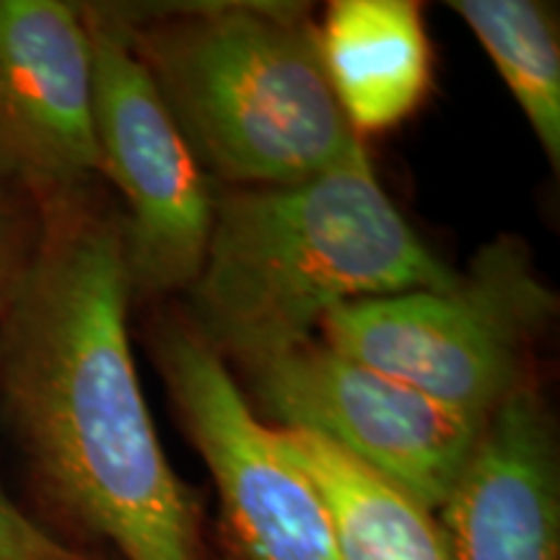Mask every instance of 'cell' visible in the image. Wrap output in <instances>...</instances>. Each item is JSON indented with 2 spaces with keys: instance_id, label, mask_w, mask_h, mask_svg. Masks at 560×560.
I'll list each match as a JSON object with an SVG mask.
<instances>
[{
  "instance_id": "5bb4252c",
  "label": "cell",
  "mask_w": 560,
  "mask_h": 560,
  "mask_svg": "<svg viewBox=\"0 0 560 560\" xmlns=\"http://www.w3.org/2000/svg\"><path fill=\"white\" fill-rule=\"evenodd\" d=\"M26 252H30V244L21 242L16 219L11 215L5 192L0 190V312H3L5 301H9L13 285H16L19 272L24 268Z\"/></svg>"
},
{
  "instance_id": "3957f363",
  "label": "cell",
  "mask_w": 560,
  "mask_h": 560,
  "mask_svg": "<svg viewBox=\"0 0 560 560\" xmlns=\"http://www.w3.org/2000/svg\"><path fill=\"white\" fill-rule=\"evenodd\" d=\"M202 172L236 187L296 185L363 149L301 5H112Z\"/></svg>"
},
{
  "instance_id": "ba28073f",
  "label": "cell",
  "mask_w": 560,
  "mask_h": 560,
  "mask_svg": "<svg viewBox=\"0 0 560 560\" xmlns=\"http://www.w3.org/2000/svg\"><path fill=\"white\" fill-rule=\"evenodd\" d=\"M102 179L94 55L81 5L0 0V190L37 213Z\"/></svg>"
},
{
  "instance_id": "8992f818",
  "label": "cell",
  "mask_w": 560,
  "mask_h": 560,
  "mask_svg": "<svg viewBox=\"0 0 560 560\" xmlns=\"http://www.w3.org/2000/svg\"><path fill=\"white\" fill-rule=\"evenodd\" d=\"M244 371L252 397L280 431L330 441L431 514L450 499L488 420L446 408L317 338Z\"/></svg>"
},
{
  "instance_id": "6da1fadb",
  "label": "cell",
  "mask_w": 560,
  "mask_h": 560,
  "mask_svg": "<svg viewBox=\"0 0 560 560\" xmlns=\"http://www.w3.org/2000/svg\"><path fill=\"white\" fill-rule=\"evenodd\" d=\"M122 219L91 195L47 208L0 312V405L37 520L117 560H200V503L172 470L128 338Z\"/></svg>"
},
{
  "instance_id": "7c38bea8",
  "label": "cell",
  "mask_w": 560,
  "mask_h": 560,
  "mask_svg": "<svg viewBox=\"0 0 560 560\" xmlns=\"http://www.w3.org/2000/svg\"><path fill=\"white\" fill-rule=\"evenodd\" d=\"M520 104L552 166L560 161V47L550 5L537 0H452Z\"/></svg>"
},
{
  "instance_id": "4fadbf2b",
  "label": "cell",
  "mask_w": 560,
  "mask_h": 560,
  "mask_svg": "<svg viewBox=\"0 0 560 560\" xmlns=\"http://www.w3.org/2000/svg\"><path fill=\"white\" fill-rule=\"evenodd\" d=\"M0 560H112L107 552L75 548L60 540L11 499L0 482Z\"/></svg>"
},
{
  "instance_id": "52a82bcc",
  "label": "cell",
  "mask_w": 560,
  "mask_h": 560,
  "mask_svg": "<svg viewBox=\"0 0 560 560\" xmlns=\"http://www.w3.org/2000/svg\"><path fill=\"white\" fill-rule=\"evenodd\" d=\"M166 387L221 499L242 560H340L325 501L190 327L159 338Z\"/></svg>"
},
{
  "instance_id": "7a4b0ae2",
  "label": "cell",
  "mask_w": 560,
  "mask_h": 560,
  "mask_svg": "<svg viewBox=\"0 0 560 560\" xmlns=\"http://www.w3.org/2000/svg\"><path fill=\"white\" fill-rule=\"evenodd\" d=\"M454 278L359 149L296 185L215 198L206 260L187 289L190 330L219 359L247 366L314 338L338 306Z\"/></svg>"
},
{
  "instance_id": "8fae6325",
  "label": "cell",
  "mask_w": 560,
  "mask_h": 560,
  "mask_svg": "<svg viewBox=\"0 0 560 560\" xmlns=\"http://www.w3.org/2000/svg\"><path fill=\"white\" fill-rule=\"evenodd\" d=\"M280 450L314 482L340 560H452L444 532L400 488L306 431H276Z\"/></svg>"
},
{
  "instance_id": "5b68a950",
  "label": "cell",
  "mask_w": 560,
  "mask_h": 560,
  "mask_svg": "<svg viewBox=\"0 0 560 560\" xmlns=\"http://www.w3.org/2000/svg\"><path fill=\"white\" fill-rule=\"evenodd\" d=\"M94 55L102 177L125 200L122 244L132 293L187 291L206 260L215 195L132 52L112 5L81 9Z\"/></svg>"
},
{
  "instance_id": "9c48e42d",
  "label": "cell",
  "mask_w": 560,
  "mask_h": 560,
  "mask_svg": "<svg viewBox=\"0 0 560 560\" xmlns=\"http://www.w3.org/2000/svg\"><path fill=\"white\" fill-rule=\"evenodd\" d=\"M439 514L452 560H560L556 431L529 382L490 412Z\"/></svg>"
},
{
  "instance_id": "30bf717a",
  "label": "cell",
  "mask_w": 560,
  "mask_h": 560,
  "mask_svg": "<svg viewBox=\"0 0 560 560\" xmlns=\"http://www.w3.org/2000/svg\"><path fill=\"white\" fill-rule=\"evenodd\" d=\"M317 47L338 107L359 138L408 120L429 94L431 45L412 0H332Z\"/></svg>"
},
{
  "instance_id": "277c9868",
  "label": "cell",
  "mask_w": 560,
  "mask_h": 560,
  "mask_svg": "<svg viewBox=\"0 0 560 560\" xmlns=\"http://www.w3.org/2000/svg\"><path fill=\"white\" fill-rule=\"evenodd\" d=\"M556 312V293L516 240L486 244L444 289L338 306L322 322L332 350L446 408L488 418L520 384L524 361Z\"/></svg>"
}]
</instances>
